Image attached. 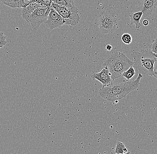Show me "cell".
<instances>
[{
    "instance_id": "obj_22",
    "label": "cell",
    "mask_w": 157,
    "mask_h": 154,
    "mask_svg": "<svg viewBox=\"0 0 157 154\" xmlns=\"http://www.w3.org/2000/svg\"><path fill=\"white\" fill-rule=\"evenodd\" d=\"M67 3L70 5H75L74 1L75 0H64Z\"/></svg>"
},
{
    "instance_id": "obj_19",
    "label": "cell",
    "mask_w": 157,
    "mask_h": 154,
    "mask_svg": "<svg viewBox=\"0 0 157 154\" xmlns=\"http://www.w3.org/2000/svg\"><path fill=\"white\" fill-rule=\"evenodd\" d=\"M52 2L56 4L59 5V6H64L70 7L74 6L75 5H70L67 3L64 0H52Z\"/></svg>"
},
{
    "instance_id": "obj_28",
    "label": "cell",
    "mask_w": 157,
    "mask_h": 154,
    "mask_svg": "<svg viewBox=\"0 0 157 154\" xmlns=\"http://www.w3.org/2000/svg\"><path fill=\"white\" fill-rule=\"evenodd\" d=\"M17 154V153H13V154Z\"/></svg>"
},
{
    "instance_id": "obj_20",
    "label": "cell",
    "mask_w": 157,
    "mask_h": 154,
    "mask_svg": "<svg viewBox=\"0 0 157 154\" xmlns=\"http://www.w3.org/2000/svg\"><path fill=\"white\" fill-rule=\"evenodd\" d=\"M35 0H20V2H19V7L18 8H24L26 6L29 5V4L34 2Z\"/></svg>"
},
{
    "instance_id": "obj_8",
    "label": "cell",
    "mask_w": 157,
    "mask_h": 154,
    "mask_svg": "<svg viewBox=\"0 0 157 154\" xmlns=\"http://www.w3.org/2000/svg\"><path fill=\"white\" fill-rule=\"evenodd\" d=\"M91 79L97 80L102 83L103 87H106L113 84V81L109 69L105 66H103L101 71L98 73H93L91 75Z\"/></svg>"
},
{
    "instance_id": "obj_6",
    "label": "cell",
    "mask_w": 157,
    "mask_h": 154,
    "mask_svg": "<svg viewBox=\"0 0 157 154\" xmlns=\"http://www.w3.org/2000/svg\"><path fill=\"white\" fill-rule=\"evenodd\" d=\"M51 9V7L38 8L35 10L29 16L28 21L34 31L37 30L40 25L46 21Z\"/></svg>"
},
{
    "instance_id": "obj_5",
    "label": "cell",
    "mask_w": 157,
    "mask_h": 154,
    "mask_svg": "<svg viewBox=\"0 0 157 154\" xmlns=\"http://www.w3.org/2000/svg\"><path fill=\"white\" fill-rule=\"evenodd\" d=\"M117 17L115 13L109 11L101 13L98 17V25L100 32L103 34L113 33L116 29Z\"/></svg>"
},
{
    "instance_id": "obj_23",
    "label": "cell",
    "mask_w": 157,
    "mask_h": 154,
    "mask_svg": "<svg viewBox=\"0 0 157 154\" xmlns=\"http://www.w3.org/2000/svg\"><path fill=\"white\" fill-rule=\"evenodd\" d=\"M112 46H111L110 45H107L105 47V50H107V51H111V50H112Z\"/></svg>"
},
{
    "instance_id": "obj_3",
    "label": "cell",
    "mask_w": 157,
    "mask_h": 154,
    "mask_svg": "<svg viewBox=\"0 0 157 154\" xmlns=\"http://www.w3.org/2000/svg\"><path fill=\"white\" fill-rule=\"evenodd\" d=\"M133 59L132 66L142 75L153 76L154 65L156 58L149 50L142 49L139 51H133L131 54Z\"/></svg>"
},
{
    "instance_id": "obj_27",
    "label": "cell",
    "mask_w": 157,
    "mask_h": 154,
    "mask_svg": "<svg viewBox=\"0 0 157 154\" xmlns=\"http://www.w3.org/2000/svg\"><path fill=\"white\" fill-rule=\"evenodd\" d=\"M130 154V153L129 152H128L127 153H125L124 154Z\"/></svg>"
},
{
    "instance_id": "obj_15",
    "label": "cell",
    "mask_w": 157,
    "mask_h": 154,
    "mask_svg": "<svg viewBox=\"0 0 157 154\" xmlns=\"http://www.w3.org/2000/svg\"><path fill=\"white\" fill-rule=\"evenodd\" d=\"M121 40L126 45H129L132 43V36L130 34L127 33L123 34L121 36Z\"/></svg>"
},
{
    "instance_id": "obj_14",
    "label": "cell",
    "mask_w": 157,
    "mask_h": 154,
    "mask_svg": "<svg viewBox=\"0 0 157 154\" xmlns=\"http://www.w3.org/2000/svg\"><path fill=\"white\" fill-rule=\"evenodd\" d=\"M127 152L128 149L124 146V144L120 141L117 142L115 149V153L116 154H120Z\"/></svg>"
},
{
    "instance_id": "obj_26",
    "label": "cell",
    "mask_w": 157,
    "mask_h": 154,
    "mask_svg": "<svg viewBox=\"0 0 157 154\" xmlns=\"http://www.w3.org/2000/svg\"><path fill=\"white\" fill-rule=\"evenodd\" d=\"M154 54V55L155 56V57L157 58V54Z\"/></svg>"
},
{
    "instance_id": "obj_10",
    "label": "cell",
    "mask_w": 157,
    "mask_h": 154,
    "mask_svg": "<svg viewBox=\"0 0 157 154\" xmlns=\"http://www.w3.org/2000/svg\"><path fill=\"white\" fill-rule=\"evenodd\" d=\"M40 8H47V7L42 6V5L37 3L33 2L29 5L25 6V7L22 8L21 9V17L25 21L29 23L28 19L29 16L33 13L35 10Z\"/></svg>"
},
{
    "instance_id": "obj_17",
    "label": "cell",
    "mask_w": 157,
    "mask_h": 154,
    "mask_svg": "<svg viewBox=\"0 0 157 154\" xmlns=\"http://www.w3.org/2000/svg\"><path fill=\"white\" fill-rule=\"evenodd\" d=\"M35 2L39 4L42 6L47 7V8L51 7L52 2V0H35Z\"/></svg>"
},
{
    "instance_id": "obj_21",
    "label": "cell",
    "mask_w": 157,
    "mask_h": 154,
    "mask_svg": "<svg viewBox=\"0 0 157 154\" xmlns=\"http://www.w3.org/2000/svg\"><path fill=\"white\" fill-rule=\"evenodd\" d=\"M154 72H157V58H156L155 60V63L154 65Z\"/></svg>"
},
{
    "instance_id": "obj_2",
    "label": "cell",
    "mask_w": 157,
    "mask_h": 154,
    "mask_svg": "<svg viewBox=\"0 0 157 154\" xmlns=\"http://www.w3.org/2000/svg\"><path fill=\"white\" fill-rule=\"evenodd\" d=\"M133 62L124 53H113L107 58L103 66L107 68L112 80L122 77L123 73L133 66Z\"/></svg>"
},
{
    "instance_id": "obj_16",
    "label": "cell",
    "mask_w": 157,
    "mask_h": 154,
    "mask_svg": "<svg viewBox=\"0 0 157 154\" xmlns=\"http://www.w3.org/2000/svg\"><path fill=\"white\" fill-rule=\"evenodd\" d=\"M148 50L153 54H157V39L152 41L151 43L149 46Z\"/></svg>"
},
{
    "instance_id": "obj_9",
    "label": "cell",
    "mask_w": 157,
    "mask_h": 154,
    "mask_svg": "<svg viewBox=\"0 0 157 154\" xmlns=\"http://www.w3.org/2000/svg\"><path fill=\"white\" fill-rule=\"evenodd\" d=\"M157 7V0H141L137 7L139 11L143 13L144 17L151 15Z\"/></svg>"
},
{
    "instance_id": "obj_25",
    "label": "cell",
    "mask_w": 157,
    "mask_h": 154,
    "mask_svg": "<svg viewBox=\"0 0 157 154\" xmlns=\"http://www.w3.org/2000/svg\"><path fill=\"white\" fill-rule=\"evenodd\" d=\"M153 76H154V77H155L157 79V72H154V73H153Z\"/></svg>"
},
{
    "instance_id": "obj_1",
    "label": "cell",
    "mask_w": 157,
    "mask_h": 154,
    "mask_svg": "<svg viewBox=\"0 0 157 154\" xmlns=\"http://www.w3.org/2000/svg\"><path fill=\"white\" fill-rule=\"evenodd\" d=\"M143 75L139 73L137 78L131 81H126L102 87L99 90L100 96L108 101L115 102L126 96L128 94L139 87Z\"/></svg>"
},
{
    "instance_id": "obj_18",
    "label": "cell",
    "mask_w": 157,
    "mask_h": 154,
    "mask_svg": "<svg viewBox=\"0 0 157 154\" xmlns=\"http://www.w3.org/2000/svg\"><path fill=\"white\" fill-rule=\"evenodd\" d=\"M7 43L6 36L3 32L0 31V49L5 47Z\"/></svg>"
},
{
    "instance_id": "obj_24",
    "label": "cell",
    "mask_w": 157,
    "mask_h": 154,
    "mask_svg": "<svg viewBox=\"0 0 157 154\" xmlns=\"http://www.w3.org/2000/svg\"><path fill=\"white\" fill-rule=\"evenodd\" d=\"M142 24L144 26H147L149 24V21L147 20H144L142 21Z\"/></svg>"
},
{
    "instance_id": "obj_4",
    "label": "cell",
    "mask_w": 157,
    "mask_h": 154,
    "mask_svg": "<svg viewBox=\"0 0 157 154\" xmlns=\"http://www.w3.org/2000/svg\"><path fill=\"white\" fill-rule=\"evenodd\" d=\"M51 7L56 11L63 18L64 24L75 25L80 21L78 10L75 5L66 7L52 3Z\"/></svg>"
},
{
    "instance_id": "obj_11",
    "label": "cell",
    "mask_w": 157,
    "mask_h": 154,
    "mask_svg": "<svg viewBox=\"0 0 157 154\" xmlns=\"http://www.w3.org/2000/svg\"><path fill=\"white\" fill-rule=\"evenodd\" d=\"M143 15V13L141 11H138L129 14L130 17V23L131 25H135L136 29H139L141 27L140 20Z\"/></svg>"
},
{
    "instance_id": "obj_12",
    "label": "cell",
    "mask_w": 157,
    "mask_h": 154,
    "mask_svg": "<svg viewBox=\"0 0 157 154\" xmlns=\"http://www.w3.org/2000/svg\"><path fill=\"white\" fill-rule=\"evenodd\" d=\"M3 4L11 8H18L20 0H0Z\"/></svg>"
},
{
    "instance_id": "obj_7",
    "label": "cell",
    "mask_w": 157,
    "mask_h": 154,
    "mask_svg": "<svg viewBox=\"0 0 157 154\" xmlns=\"http://www.w3.org/2000/svg\"><path fill=\"white\" fill-rule=\"evenodd\" d=\"M44 23L49 29L52 30L59 28L64 24L63 18L56 11L52 8L48 18Z\"/></svg>"
},
{
    "instance_id": "obj_13",
    "label": "cell",
    "mask_w": 157,
    "mask_h": 154,
    "mask_svg": "<svg viewBox=\"0 0 157 154\" xmlns=\"http://www.w3.org/2000/svg\"><path fill=\"white\" fill-rule=\"evenodd\" d=\"M135 74H136V72H135V69L133 66H131L123 73L122 77H124V78H126V81H128L135 75Z\"/></svg>"
}]
</instances>
